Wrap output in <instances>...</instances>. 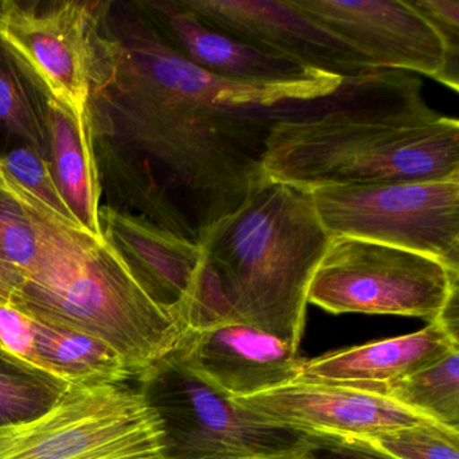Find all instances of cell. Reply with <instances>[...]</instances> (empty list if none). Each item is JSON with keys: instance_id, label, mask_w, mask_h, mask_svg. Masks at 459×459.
I'll use <instances>...</instances> for the list:
<instances>
[{"instance_id": "1", "label": "cell", "mask_w": 459, "mask_h": 459, "mask_svg": "<svg viewBox=\"0 0 459 459\" xmlns=\"http://www.w3.org/2000/svg\"><path fill=\"white\" fill-rule=\"evenodd\" d=\"M342 80L225 82L177 56L138 20L125 42L107 41L100 85L119 90L126 138L154 174L155 224L198 246L264 181L273 123L292 101L326 95Z\"/></svg>"}, {"instance_id": "2", "label": "cell", "mask_w": 459, "mask_h": 459, "mask_svg": "<svg viewBox=\"0 0 459 459\" xmlns=\"http://www.w3.org/2000/svg\"><path fill=\"white\" fill-rule=\"evenodd\" d=\"M263 170L306 193L459 179V122L427 106L416 74L376 69L292 101L268 131Z\"/></svg>"}, {"instance_id": "3", "label": "cell", "mask_w": 459, "mask_h": 459, "mask_svg": "<svg viewBox=\"0 0 459 459\" xmlns=\"http://www.w3.org/2000/svg\"><path fill=\"white\" fill-rule=\"evenodd\" d=\"M7 200L22 209L36 236L33 264L10 305L101 341L134 378L178 348L184 325L150 297L107 236L64 221L12 174Z\"/></svg>"}, {"instance_id": "4", "label": "cell", "mask_w": 459, "mask_h": 459, "mask_svg": "<svg viewBox=\"0 0 459 459\" xmlns=\"http://www.w3.org/2000/svg\"><path fill=\"white\" fill-rule=\"evenodd\" d=\"M330 240L308 193L265 177L198 244L205 275L193 329L243 322L299 349L308 284Z\"/></svg>"}, {"instance_id": "5", "label": "cell", "mask_w": 459, "mask_h": 459, "mask_svg": "<svg viewBox=\"0 0 459 459\" xmlns=\"http://www.w3.org/2000/svg\"><path fill=\"white\" fill-rule=\"evenodd\" d=\"M0 459H163V429L138 388L68 385L44 412L0 424Z\"/></svg>"}, {"instance_id": "6", "label": "cell", "mask_w": 459, "mask_h": 459, "mask_svg": "<svg viewBox=\"0 0 459 459\" xmlns=\"http://www.w3.org/2000/svg\"><path fill=\"white\" fill-rule=\"evenodd\" d=\"M459 273L434 257L351 238H332L314 271L307 303L332 314L412 316L432 322L454 292Z\"/></svg>"}, {"instance_id": "7", "label": "cell", "mask_w": 459, "mask_h": 459, "mask_svg": "<svg viewBox=\"0 0 459 459\" xmlns=\"http://www.w3.org/2000/svg\"><path fill=\"white\" fill-rule=\"evenodd\" d=\"M308 195L330 238L418 252L459 273V179L343 185Z\"/></svg>"}, {"instance_id": "8", "label": "cell", "mask_w": 459, "mask_h": 459, "mask_svg": "<svg viewBox=\"0 0 459 459\" xmlns=\"http://www.w3.org/2000/svg\"><path fill=\"white\" fill-rule=\"evenodd\" d=\"M163 429V459H247L290 450L305 434L265 423L169 354L139 375Z\"/></svg>"}, {"instance_id": "9", "label": "cell", "mask_w": 459, "mask_h": 459, "mask_svg": "<svg viewBox=\"0 0 459 459\" xmlns=\"http://www.w3.org/2000/svg\"><path fill=\"white\" fill-rule=\"evenodd\" d=\"M101 4L0 2V45L47 100L74 119L92 117L91 100L103 76L106 41L99 36Z\"/></svg>"}, {"instance_id": "10", "label": "cell", "mask_w": 459, "mask_h": 459, "mask_svg": "<svg viewBox=\"0 0 459 459\" xmlns=\"http://www.w3.org/2000/svg\"><path fill=\"white\" fill-rule=\"evenodd\" d=\"M233 400L260 420L281 429L367 442L394 429L431 420L381 394L376 386L306 378Z\"/></svg>"}, {"instance_id": "11", "label": "cell", "mask_w": 459, "mask_h": 459, "mask_svg": "<svg viewBox=\"0 0 459 459\" xmlns=\"http://www.w3.org/2000/svg\"><path fill=\"white\" fill-rule=\"evenodd\" d=\"M206 25L248 47L330 76L376 71L367 57L330 34L290 0H181Z\"/></svg>"}, {"instance_id": "12", "label": "cell", "mask_w": 459, "mask_h": 459, "mask_svg": "<svg viewBox=\"0 0 459 459\" xmlns=\"http://www.w3.org/2000/svg\"><path fill=\"white\" fill-rule=\"evenodd\" d=\"M322 29L351 45L376 69L439 79L442 39L407 0H290Z\"/></svg>"}, {"instance_id": "13", "label": "cell", "mask_w": 459, "mask_h": 459, "mask_svg": "<svg viewBox=\"0 0 459 459\" xmlns=\"http://www.w3.org/2000/svg\"><path fill=\"white\" fill-rule=\"evenodd\" d=\"M174 351L195 375L230 399L299 380L305 364L291 343L238 321L190 330Z\"/></svg>"}, {"instance_id": "14", "label": "cell", "mask_w": 459, "mask_h": 459, "mask_svg": "<svg viewBox=\"0 0 459 459\" xmlns=\"http://www.w3.org/2000/svg\"><path fill=\"white\" fill-rule=\"evenodd\" d=\"M101 224L150 297L189 332L205 275L200 247L149 220L108 208L101 209Z\"/></svg>"}, {"instance_id": "15", "label": "cell", "mask_w": 459, "mask_h": 459, "mask_svg": "<svg viewBox=\"0 0 459 459\" xmlns=\"http://www.w3.org/2000/svg\"><path fill=\"white\" fill-rule=\"evenodd\" d=\"M150 23L163 44L205 74L251 85H291L330 74L248 47L200 20L178 2H149ZM337 77V76H335Z\"/></svg>"}, {"instance_id": "16", "label": "cell", "mask_w": 459, "mask_h": 459, "mask_svg": "<svg viewBox=\"0 0 459 459\" xmlns=\"http://www.w3.org/2000/svg\"><path fill=\"white\" fill-rule=\"evenodd\" d=\"M459 349L439 321L400 337L368 342L305 359L302 377L357 386L388 385L403 380Z\"/></svg>"}, {"instance_id": "17", "label": "cell", "mask_w": 459, "mask_h": 459, "mask_svg": "<svg viewBox=\"0 0 459 459\" xmlns=\"http://www.w3.org/2000/svg\"><path fill=\"white\" fill-rule=\"evenodd\" d=\"M47 126L53 176L84 230L104 238L100 182L93 149L92 117L74 119L63 107L47 100Z\"/></svg>"}, {"instance_id": "18", "label": "cell", "mask_w": 459, "mask_h": 459, "mask_svg": "<svg viewBox=\"0 0 459 459\" xmlns=\"http://www.w3.org/2000/svg\"><path fill=\"white\" fill-rule=\"evenodd\" d=\"M34 324L37 351L53 377L68 385L125 384L134 378L125 359L101 341L37 319Z\"/></svg>"}, {"instance_id": "19", "label": "cell", "mask_w": 459, "mask_h": 459, "mask_svg": "<svg viewBox=\"0 0 459 459\" xmlns=\"http://www.w3.org/2000/svg\"><path fill=\"white\" fill-rule=\"evenodd\" d=\"M376 388L413 412L459 429V349L403 380Z\"/></svg>"}, {"instance_id": "20", "label": "cell", "mask_w": 459, "mask_h": 459, "mask_svg": "<svg viewBox=\"0 0 459 459\" xmlns=\"http://www.w3.org/2000/svg\"><path fill=\"white\" fill-rule=\"evenodd\" d=\"M0 128L45 158L49 154L47 114L39 108L28 76L0 45Z\"/></svg>"}, {"instance_id": "21", "label": "cell", "mask_w": 459, "mask_h": 459, "mask_svg": "<svg viewBox=\"0 0 459 459\" xmlns=\"http://www.w3.org/2000/svg\"><path fill=\"white\" fill-rule=\"evenodd\" d=\"M66 388L68 384L31 369L0 346V424L44 412Z\"/></svg>"}, {"instance_id": "22", "label": "cell", "mask_w": 459, "mask_h": 459, "mask_svg": "<svg viewBox=\"0 0 459 459\" xmlns=\"http://www.w3.org/2000/svg\"><path fill=\"white\" fill-rule=\"evenodd\" d=\"M370 443L394 459H459V429L432 420L394 429Z\"/></svg>"}, {"instance_id": "23", "label": "cell", "mask_w": 459, "mask_h": 459, "mask_svg": "<svg viewBox=\"0 0 459 459\" xmlns=\"http://www.w3.org/2000/svg\"><path fill=\"white\" fill-rule=\"evenodd\" d=\"M2 160H4L6 170L26 190H29L31 195L41 200L50 211L55 212L64 221L82 228L77 217L74 216L71 206L64 198L47 158L39 155L31 147L23 144L22 147H18V149H14L9 154L4 155Z\"/></svg>"}, {"instance_id": "24", "label": "cell", "mask_w": 459, "mask_h": 459, "mask_svg": "<svg viewBox=\"0 0 459 459\" xmlns=\"http://www.w3.org/2000/svg\"><path fill=\"white\" fill-rule=\"evenodd\" d=\"M437 30L446 60L437 82L453 91L459 87V0H407Z\"/></svg>"}, {"instance_id": "25", "label": "cell", "mask_w": 459, "mask_h": 459, "mask_svg": "<svg viewBox=\"0 0 459 459\" xmlns=\"http://www.w3.org/2000/svg\"><path fill=\"white\" fill-rule=\"evenodd\" d=\"M0 252L28 273L36 255V236L22 209L0 195Z\"/></svg>"}, {"instance_id": "26", "label": "cell", "mask_w": 459, "mask_h": 459, "mask_svg": "<svg viewBox=\"0 0 459 459\" xmlns=\"http://www.w3.org/2000/svg\"><path fill=\"white\" fill-rule=\"evenodd\" d=\"M0 346L31 369L49 375L37 351L34 319L12 305H0Z\"/></svg>"}, {"instance_id": "27", "label": "cell", "mask_w": 459, "mask_h": 459, "mask_svg": "<svg viewBox=\"0 0 459 459\" xmlns=\"http://www.w3.org/2000/svg\"><path fill=\"white\" fill-rule=\"evenodd\" d=\"M305 446L311 459H394L367 440L306 435Z\"/></svg>"}, {"instance_id": "28", "label": "cell", "mask_w": 459, "mask_h": 459, "mask_svg": "<svg viewBox=\"0 0 459 459\" xmlns=\"http://www.w3.org/2000/svg\"><path fill=\"white\" fill-rule=\"evenodd\" d=\"M25 273L0 252V305H10L25 283Z\"/></svg>"}, {"instance_id": "29", "label": "cell", "mask_w": 459, "mask_h": 459, "mask_svg": "<svg viewBox=\"0 0 459 459\" xmlns=\"http://www.w3.org/2000/svg\"><path fill=\"white\" fill-rule=\"evenodd\" d=\"M305 442L297 447L290 448V450L279 451V453L264 454V455L251 456L247 459H311L306 450Z\"/></svg>"}, {"instance_id": "30", "label": "cell", "mask_w": 459, "mask_h": 459, "mask_svg": "<svg viewBox=\"0 0 459 459\" xmlns=\"http://www.w3.org/2000/svg\"><path fill=\"white\" fill-rule=\"evenodd\" d=\"M10 195V174L4 168V160L0 158V195L7 198Z\"/></svg>"}]
</instances>
